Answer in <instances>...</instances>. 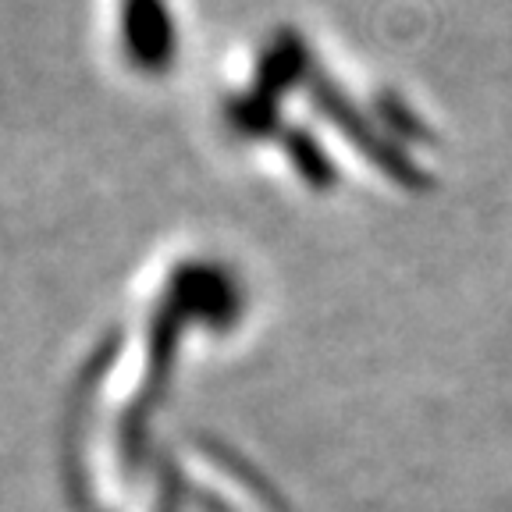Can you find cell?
Instances as JSON below:
<instances>
[]
</instances>
